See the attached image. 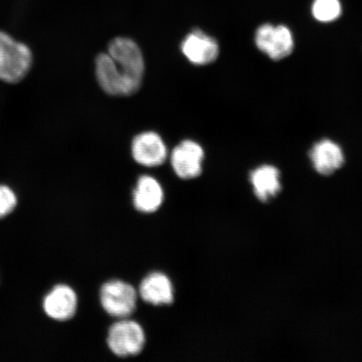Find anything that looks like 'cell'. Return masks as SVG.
Listing matches in <instances>:
<instances>
[{"label": "cell", "instance_id": "3", "mask_svg": "<svg viewBox=\"0 0 362 362\" xmlns=\"http://www.w3.org/2000/svg\"><path fill=\"white\" fill-rule=\"evenodd\" d=\"M255 44L259 51L272 60L280 61L291 55L294 48V39L288 27L267 23L256 30Z\"/></svg>", "mask_w": 362, "mask_h": 362}, {"label": "cell", "instance_id": "12", "mask_svg": "<svg viewBox=\"0 0 362 362\" xmlns=\"http://www.w3.org/2000/svg\"><path fill=\"white\" fill-rule=\"evenodd\" d=\"M139 294L143 300L153 305H170L174 301V288L166 275L153 273L140 284Z\"/></svg>", "mask_w": 362, "mask_h": 362}, {"label": "cell", "instance_id": "7", "mask_svg": "<svg viewBox=\"0 0 362 362\" xmlns=\"http://www.w3.org/2000/svg\"><path fill=\"white\" fill-rule=\"evenodd\" d=\"M181 51L192 64L205 66L214 62L218 57L219 45L211 36L196 29L183 40Z\"/></svg>", "mask_w": 362, "mask_h": 362}, {"label": "cell", "instance_id": "14", "mask_svg": "<svg viewBox=\"0 0 362 362\" xmlns=\"http://www.w3.org/2000/svg\"><path fill=\"white\" fill-rule=\"evenodd\" d=\"M311 13L315 19L321 23L337 21L342 13L341 0H314Z\"/></svg>", "mask_w": 362, "mask_h": 362}, {"label": "cell", "instance_id": "9", "mask_svg": "<svg viewBox=\"0 0 362 362\" xmlns=\"http://www.w3.org/2000/svg\"><path fill=\"white\" fill-rule=\"evenodd\" d=\"M309 156L315 170L323 175H332L341 169L345 162L342 148L330 139H322L315 143Z\"/></svg>", "mask_w": 362, "mask_h": 362}, {"label": "cell", "instance_id": "15", "mask_svg": "<svg viewBox=\"0 0 362 362\" xmlns=\"http://www.w3.org/2000/svg\"><path fill=\"white\" fill-rule=\"evenodd\" d=\"M17 205L15 192L6 185H0V218L11 214Z\"/></svg>", "mask_w": 362, "mask_h": 362}, {"label": "cell", "instance_id": "4", "mask_svg": "<svg viewBox=\"0 0 362 362\" xmlns=\"http://www.w3.org/2000/svg\"><path fill=\"white\" fill-rule=\"evenodd\" d=\"M107 344L117 356H136L142 351L146 334L138 323L122 320L112 325L108 332Z\"/></svg>", "mask_w": 362, "mask_h": 362}, {"label": "cell", "instance_id": "8", "mask_svg": "<svg viewBox=\"0 0 362 362\" xmlns=\"http://www.w3.org/2000/svg\"><path fill=\"white\" fill-rule=\"evenodd\" d=\"M132 155L139 164L146 167H156L165 162L167 148L160 135L155 132H146L136 136L134 139Z\"/></svg>", "mask_w": 362, "mask_h": 362}, {"label": "cell", "instance_id": "10", "mask_svg": "<svg viewBox=\"0 0 362 362\" xmlns=\"http://www.w3.org/2000/svg\"><path fill=\"white\" fill-rule=\"evenodd\" d=\"M78 306V298L74 289L67 285H57L45 296L43 307L51 318L65 321L74 316Z\"/></svg>", "mask_w": 362, "mask_h": 362}, {"label": "cell", "instance_id": "11", "mask_svg": "<svg viewBox=\"0 0 362 362\" xmlns=\"http://www.w3.org/2000/svg\"><path fill=\"white\" fill-rule=\"evenodd\" d=\"M250 182L255 196L262 202H268L277 197L282 189L280 172L273 165H264L253 170Z\"/></svg>", "mask_w": 362, "mask_h": 362}, {"label": "cell", "instance_id": "6", "mask_svg": "<svg viewBox=\"0 0 362 362\" xmlns=\"http://www.w3.org/2000/svg\"><path fill=\"white\" fill-rule=\"evenodd\" d=\"M203 148L192 140H185L171 153V165L179 177L189 180L197 178L202 172Z\"/></svg>", "mask_w": 362, "mask_h": 362}, {"label": "cell", "instance_id": "13", "mask_svg": "<svg viewBox=\"0 0 362 362\" xmlns=\"http://www.w3.org/2000/svg\"><path fill=\"white\" fill-rule=\"evenodd\" d=\"M163 200L164 192L160 184L151 176H141L134 192L136 209L144 214H152L160 207Z\"/></svg>", "mask_w": 362, "mask_h": 362}, {"label": "cell", "instance_id": "2", "mask_svg": "<svg viewBox=\"0 0 362 362\" xmlns=\"http://www.w3.org/2000/svg\"><path fill=\"white\" fill-rule=\"evenodd\" d=\"M33 64V53L25 43L0 31V80L17 83L29 74Z\"/></svg>", "mask_w": 362, "mask_h": 362}, {"label": "cell", "instance_id": "1", "mask_svg": "<svg viewBox=\"0 0 362 362\" xmlns=\"http://www.w3.org/2000/svg\"><path fill=\"white\" fill-rule=\"evenodd\" d=\"M107 53L96 58V76L100 87L112 96H129L141 86L144 61L134 40L117 37L108 45Z\"/></svg>", "mask_w": 362, "mask_h": 362}, {"label": "cell", "instance_id": "5", "mask_svg": "<svg viewBox=\"0 0 362 362\" xmlns=\"http://www.w3.org/2000/svg\"><path fill=\"white\" fill-rule=\"evenodd\" d=\"M100 298L107 314L117 318H127L136 309L137 292L129 284L110 281L103 285Z\"/></svg>", "mask_w": 362, "mask_h": 362}]
</instances>
